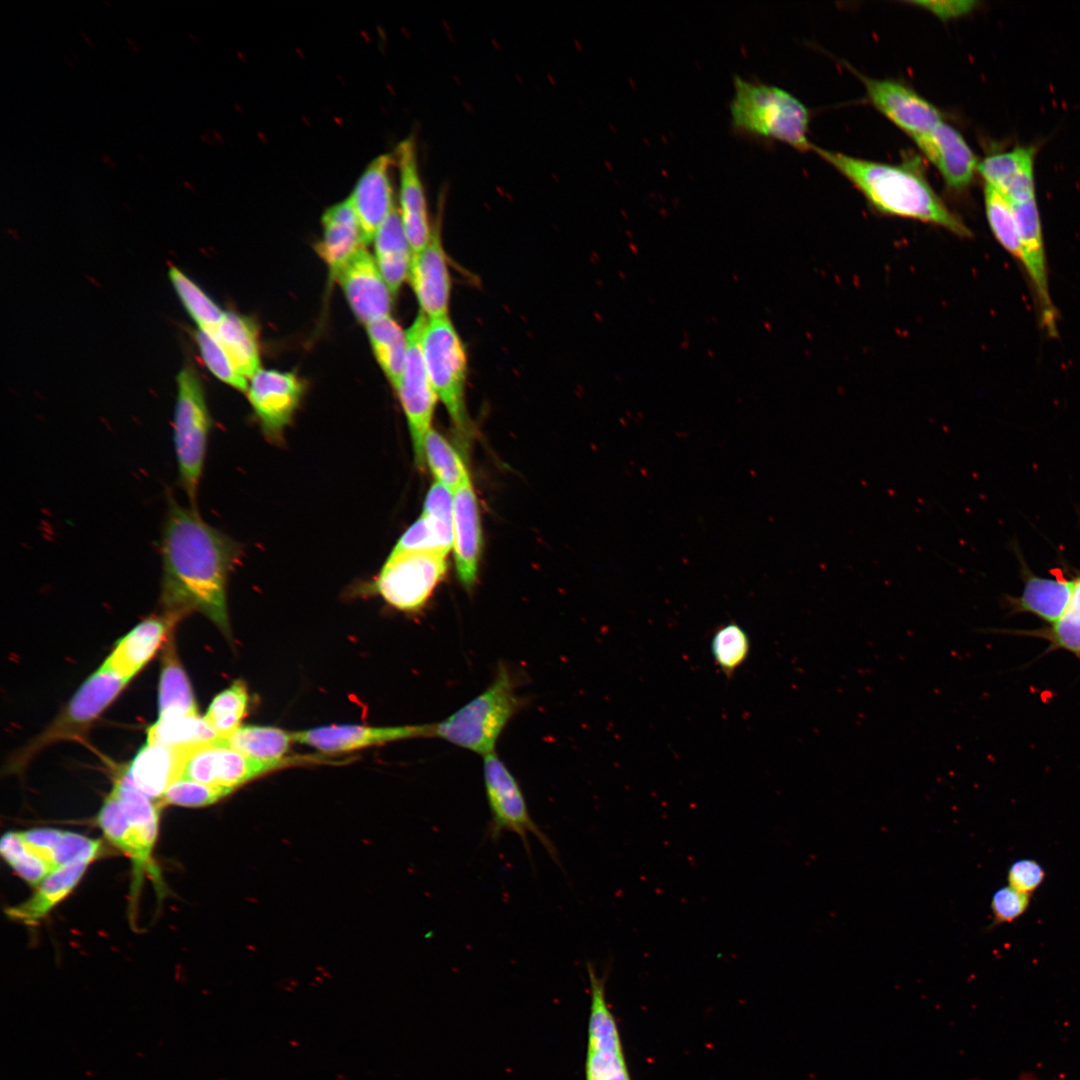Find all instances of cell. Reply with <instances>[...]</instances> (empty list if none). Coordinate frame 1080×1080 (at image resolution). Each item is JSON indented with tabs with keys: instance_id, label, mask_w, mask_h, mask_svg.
I'll list each match as a JSON object with an SVG mask.
<instances>
[{
	"instance_id": "cell-22",
	"label": "cell",
	"mask_w": 1080,
	"mask_h": 1080,
	"mask_svg": "<svg viewBox=\"0 0 1080 1080\" xmlns=\"http://www.w3.org/2000/svg\"><path fill=\"white\" fill-rule=\"evenodd\" d=\"M482 535L477 498L467 478L453 493V549L458 577L467 590L476 582Z\"/></svg>"
},
{
	"instance_id": "cell-43",
	"label": "cell",
	"mask_w": 1080,
	"mask_h": 1080,
	"mask_svg": "<svg viewBox=\"0 0 1080 1080\" xmlns=\"http://www.w3.org/2000/svg\"><path fill=\"white\" fill-rule=\"evenodd\" d=\"M453 547V536L422 514L400 537L391 553L430 551L445 556Z\"/></svg>"
},
{
	"instance_id": "cell-6",
	"label": "cell",
	"mask_w": 1080,
	"mask_h": 1080,
	"mask_svg": "<svg viewBox=\"0 0 1080 1080\" xmlns=\"http://www.w3.org/2000/svg\"><path fill=\"white\" fill-rule=\"evenodd\" d=\"M425 366L438 398L462 433L470 427L465 405L467 357L449 316L427 318L421 340Z\"/></svg>"
},
{
	"instance_id": "cell-44",
	"label": "cell",
	"mask_w": 1080,
	"mask_h": 1080,
	"mask_svg": "<svg viewBox=\"0 0 1080 1080\" xmlns=\"http://www.w3.org/2000/svg\"><path fill=\"white\" fill-rule=\"evenodd\" d=\"M201 358L209 371L222 382L242 392H247L249 384L242 376L230 357L210 332L198 329L195 335Z\"/></svg>"
},
{
	"instance_id": "cell-42",
	"label": "cell",
	"mask_w": 1080,
	"mask_h": 1080,
	"mask_svg": "<svg viewBox=\"0 0 1080 1080\" xmlns=\"http://www.w3.org/2000/svg\"><path fill=\"white\" fill-rule=\"evenodd\" d=\"M247 706V687L243 681L237 680L216 695L204 718L221 738H226L240 727Z\"/></svg>"
},
{
	"instance_id": "cell-47",
	"label": "cell",
	"mask_w": 1080,
	"mask_h": 1080,
	"mask_svg": "<svg viewBox=\"0 0 1080 1080\" xmlns=\"http://www.w3.org/2000/svg\"><path fill=\"white\" fill-rule=\"evenodd\" d=\"M1031 896L1021 893L1009 885L997 889L991 900L992 923L989 928L1011 923L1020 918L1029 908Z\"/></svg>"
},
{
	"instance_id": "cell-27",
	"label": "cell",
	"mask_w": 1080,
	"mask_h": 1080,
	"mask_svg": "<svg viewBox=\"0 0 1080 1080\" xmlns=\"http://www.w3.org/2000/svg\"><path fill=\"white\" fill-rule=\"evenodd\" d=\"M88 863H74L53 870L38 885L34 894L21 904L8 907L6 915L16 922L35 925L40 922L79 883Z\"/></svg>"
},
{
	"instance_id": "cell-53",
	"label": "cell",
	"mask_w": 1080,
	"mask_h": 1080,
	"mask_svg": "<svg viewBox=\"0 0 1080 1080\" xmlns=\"http://www.w3.org/2000/svg\"><path fill=\"white\" fill-rule=\"evenodd\" d=\"M101 159H102V162H103V163H104V164H105V165H106V166H107V167H108L109 169H112V170H114V169L116 168L117 164H116V162H115V161L113 160V158H112V157H111V156H110L109 154H107V153H103V154L101 155Z\"/></svg>"
},
{
	"instance_id": "cell-25",
	"label": "cell",
	"mask_w": 1080,
	"mask_h": 1080,
	"mask_svg": "<svg viewBox=\"0 0 1080 1080\" xmlns=\"http://www.w3.org/2000/svg\"><path fill=\"white\" fill-rule=\"evenodd\" d=\"M323 236L316 246L332 278L365 247L362 230L350 199L329 207L322 216Z\"/></svg>"
},
{
	"instance_id": "cell-32",
	"label": "cell",
	"mask_w": 1080,
	"mask_h": 1080,
	"mask_svg": "<svg viewBox=\"0 0 1080 1080\" xmlns=\"http://www.w3.org/2000/svg\"><path fill=\"white\" fill-rule=\"evenodd\" d=\"M222 743L240 753L268 763L288 762L287 753L293 740L292 732L275 727L244 725L237 728Z\"/></svg>"
},
{
	"instance_id": "cell-28",
	"label": "cell",
	"mask_w": 1080,
	"mask_h": 1080,
	"mask_svg": "<svg viewBox=\"0 0 1080 1080\" xmlns=\"http://www.w3.org/2000/svg\"><path fill=\"white\" fill-rule=\"evenodd\" d=\"M375 260L392 295L409 278L412 251L399 209L395 207L374 237Z\"/></svg>"
},
{
	"instance_id": "cell-56",
	"label": "cell",
	"mask_w": 1080,
	"mask_h": 1080,
	"mask_svg": "<svg viewBox=\"0 0 1080 1080\" xmlns=\"http://www.w3.org/2000/svg\"><path fill=\"white\" fill-rule=\"evenodd\" d=\"M64 59H65L66 63H67V64H68V65H69V66H70L71 68H73V65H72V64L70 63V61H69V60H68V59L66 58V56H64Z\"/></svg>"
},
{
	"instance_id": "cell-10",
	"label": "cell",
	"mask_w": 1080,
	"mask_h": 1080,
	"mask_svg": "<svg viewBox=\"0 0 1080 1080\" xmlns=\"http://www.w3.org/2000/svg\"><path fill=\"white\" fill-rule=\"evenodd\" d=\"M427 317L420 312L406 331L407 355L396 392L408 420L418 468L425 465L424 438L431 429L437 395L431 384L422 353V334Z\"/></svg>"
},
{
	"instance_id": "cell-36",
	"label": "cell",
	"mask_w": 1080,
	"mask_h": 1080,
	"mask_svg": "<svg viewBox=\"0 0 1080 1080\" xmlns=\"http://www.w3.org/2000/svg\"><path fill=\"white\" fill-rule=\"evenodd\" d=\"M1074 581L1030 577L1019 599V608L1055 623L1069 607Z\"/></svg>"
},
{
	"instance_id": "cell-9",
	"label": "cell",
	"mask_w": 1080,
	"mask_h": 1080,
	"mask_svg": "<svg viewBox=\"0 0 1080 1080\" xmlns=\"http://www.w3.org/2000/svg\"><path fill=\"white\" fill-rule=\"evenodd\" d=\"M446 571V556L441 553H391L373 586L392 607L417 612L428 602Z\"/></svg>"
},
{
	"instance_id": "cell-13",
	"label": "cell",
	"mask_w": 1080,
	"mask_h": 1080,
	"mask_svg": "<svg viewBox=\"0 0 1080 1080\" xmlns=\"http://www.w3.org/2000/svg\"><path fill=\"white\" fill-rule=\"evenodd\" d=\"M871 103L912 139L942 122L940 111L907 86L892 80L859 75Z\"/></svg>"
},
{
	"instance_id": "cell-55",
	"label": "cell",
	"mask_w": 1080,
	"mask_h": 1080,
	"mask_svg": "<svg viewBox=\"0 0 1080 1080\" xmlns=\"http://www.w3.org/2000/svg\"><path fill=\"white\" fill-rule=\"evenodd\" d=\"M79 35L81 36L83 41L87 45H89L90 48L94 49L95 46H94L93 42L91 41V38L88 36V34L86 32H84L83 30H79Z\"/></svg>"
},
{
	"instance_id": "cell-33",
	"label": "cell",
	"mask_w": 1080,
	"mask_h": 1080,
	"mask_svg": "<svg viewBox=\"0 0 1080 1080\" xmlns=\"http://www.w3.org/2000/svg\"><path fill=\"white\" fill-rule=\"evenodd\" d=\"M376 359L396 390L407 355V336L401 326L386 316L366 325Z\"/></svg>"
},
{
	"instance_id": "cell-2",
	"label": "cell",
	"mask_w": 1080,
	"mask_h": 1080,
	"mask_svg": "<svg viewBox=\"0 0 1080 1080\" xmlns=\"http://www.w3.org/2000/svg\"><path fill=\"white\" fill-rule=\"evenodd\" d=\"M812 151L854 184L880 212L934 224L960 237L971 235L965 223L949 210L917 171L904 165L863 160L815 145Z\"/></svg>"
},
{
	"instance_id": "cell-16",
	"label": "cell",
	"mask_w": 1080,
	"mask_h": 1080,
	"mask_svg": "<svg viewBox=\"0 0 1080 1080\" xmlns=\"http://www.w3.org/2000/svg\"><path fill=\"white\" fill-rule=\"evenodd\" d=\"M409 280L427 318L449 316L451 280L439 223L432 228L425 248L412 255Z\"/></svg>"
},
{
	"instance_id": "cell-19",
	"label": "cell",
	"mask_w": 1080,
	"mask_h": 1080,
	"mask_svg": "<svg viewBox=\"0 0 1080 1080\" xmlns=\"http://www.w3.org/2000/svg\"><path fill=\"white\" fill-rule=\"evenodd\" d=\"M920 151L938 169L946 185L965 190L977 171L978 162L963 136L941 122L931 132L913 139Z\"/></svg>"
},
{
	"instance_id": "cell-24",
	"label": "cell",
	"mask_w": 1080,
	"mask_h": 1080,
	"mask_svg": "<svg viewBox=\"0 0 1080 1080\" xmlns=\"http://www.w3.org/2000/svg\"><path fill=\"white\" fill-rule=\"evenodd\" d=\"M180 618L172 613L150 616L121 638L103 665L129 681L154 655Z\"/></svg>"
},
{
	"instance_id": "cell-49",
	"label": "cell",
	"mask_w": 1080,
	"mask_h": 1080,
	"mask_svg": "<svg viewBox=\"0 0 1080 1080\" xmlns=\"http://www.w3.org/2000/svg\"><path fill=\"white\" fill-rule=\"evenodd\" d=\"M1051 637L1056 646L1080 655V614L1067 609L1053 624Z\"/></svg>"
},
{
	"instance_id": "cell-8",
	"label": "cell",
	"mask_w": 1080,
	"mask_h": 1080,
	"mask_svg": "<svg viewBox=\"0 0 1080 1080\" xmlns=\"http://www.w3.org/2000/svg\"><path fill=\"white\" fill-rule=\"evenodd\" d=\"M485 792L491 813L488 833L497 840L505 831L516 834L531 855L528 835L535 836L552 859L559 863L553 842L539 828L529 813L520 785L497 754L483 756Z\"/></svg>"
},
{
	"instance_id": "cell-46",
	"label": "cell",
	"mask_w": 1080,
	"mask_h": 1080,
	"mask_svg": "<svg viewBox=\"0 0 1080 1080\" xmlns=\"http://www.w3.org/2000/svg\"><path fill=\"white\" fill-rule=\"evenodd\" d=\"M101 850L99 840L88 838L84 835L63 831L51 857L54 868L74 864L92 862Z\"/></svg>"
},
{
	"instance_id": "cell-14",
	"label": "cell",
	"mask_w": 1080,
	"mask_h": 1080,
	"mask_svg": "<svg viewBox=\"0 0 1080 1080\" xmlns=\"http://www.w3.org/2000/svg\"><path fill=\"white\" fill-rule=\"evenodd\" d=\"M247 393L264 432L279 438L300 402L303 385L294 373L260 369Z\"/></svg>"
},
{
	"instance_id": "cell-40",
	"label": "cell",
	"mask_w": 1080,
	"mask_h": 1080,
	"mask_svg": "<svg viewBox=\"0 0 1080 1080\" xmlns=\"http://www.w3.org/2000/svg\"><path fill=\"white\" fill-rule=\"evenodd\" d=\"M710 649L715 664L723 674L731 677L750 654V638L738 623L729 622L714 631Z\"/></svg>"
},
{
	"instance_id": "cell-30",
	"label": "cell",
	"mask_w": 1080,
	"mask_h": 1080,
	"mask_svg": "<svg viewBox=\"0 0 1080 1080\" xmlns=\"http://www.w3.org/2000/svg\"><path fill=\"white\" fill-rule=\"evenodd\" d=\"M111 792L118 798L143 853L152 860L160 807L136 789L123 774L115 780Z\"/></svg>"
},
{
	"instance_id": "cell-21",
	"label": "cell",
	"mask_w": 1080,
	"mask_h": 1080,
	"mask_svg": "<svg viewBox=\"0 0 1080 1080\" xmlns=\"http://www.w3.org/2000/svg\"><path fill=\"white\" fill-rule=\"evenodd\" d=\"M390 154L375 158L363 172L349 197L357 215L364 243L374 240L376 232L396 207L390 180Z\"/></svg>"
},
{
	"instance_id": "cell-5",
	"label": "cell",
	"mask_w": 1080,
	"mask_h": 1080,
	"mask_svg": "<svg viewBox=\"0 0 1080 1080\" xmlns=\"http://www.w3.org/2000/svg\"><path fill=\"white\" fill-rule=\"evenodd\" d=\"M177 397L173 420V443L178 484L197 509L196 499L203 473L211 418L201 380L192 366L176 377Z\"/></svg>"
},
{
	"instance_id": "cell-39",
	"label": "cell",
	"mask_w": 1080,
	"mask_h": 1080,
	"mask_svg": "<svg viewBox=\"0 0 1080 1080\" xmlns=\"http://www.w3.org/2000/svg\"><path fill=\"white\" fill-rule=\"evenodd\" d=\"M984 203L989 226L997 241L1012 256L1022 261L1019 231L1009 199L993 187L984 188Z\"/></svg>"
},
{
	"instance_id": "cell-18",
	"label": "cell",
	"mask_w": 1080,
	"mask_h": 1080,
	"mask_svg": "<svg viewBox=\"0 0 1080 1080\" xmlns=\"http://www.w3.org/2000/svg\"><path fill=\"white\" fill-rule=\"evenodd\" d=\"M396 155L400 174L399 211L413 255L425 248L432 232L414 139L401 141Z\"/></svg>"
},
{
	"instance_id": "cell-41",
	"label": "cell",
	"mask_w": 1080,
	"mask_h": 1080,
	"mask_svg": "<svg viewBox=\"0 0 1080 1080\" xmlns=\"http://www.w3.org/2000/svg\"><path fill=\"white\" fill-rule=\"evenodd\" d=\"M0 853L15 873L32 886H38L55 870L49 861L25 843L18 832L10 831L2 836Z\"/></svg>"
},
{
	"instance_id": "cell-50",
	"label": "cell",
	"mask_w": 1080,
	"mask_h": 1080,
	"mask_svg": "<svg viewBox=\"0 0 1080 1080\" xmlns=\"http://www.w3.org/2000/svg\"><path fill=\"white\" fill-rule=\"evenodd\" d=\"M908 3L928 10L943 21L967 15L978 4L977 1L971 0L911 1Z\"/></svg>"
},
{
	"instance_id": "cell-26",
	"label": "cell",
	"mask_w": 1080,
	"mask_h": 1080,
	"mask_svg": "<svg viewBox=\"0 0 1080 1080\" xmlns=\"http://www.w3.org/2000/svg\"><path fill=\"white\" fill-rule=\"evenodd\" d=\"M1034 149L1015 147L1007 152L987 156L977 166V172L989 185L1015 201L1035 195Z\"/></svg>"
},
{
	"instance_id": "cell-7",
	"label": "cell",
	"mask_w": 1080,
	"mask_h": 1080,
	"mask_svg": "<svg viewBox=\"0 0 1080 1080\" xmlns=\"http://www.w3.org/2000/svg\"><path fill=\"white\" fill-rule=\"evenodd\" d=\"M127 682L126 679L102 664L78 689L56 720L15 754L10 768L17 770L23 767L47 745L61 740L79 738Z\"/></svg>"
},
{
	"instance_id": "cell-31",
	"label": "cell",
	"mask_w": 1080,
	"mask_h": 1080,
	"mask_svg": "<svg viewBox=\"0 0 1080 1080\" xmlns=\"http://www.w3.org/2000/svg\"><path fill=\"white\" fill-rule=\"evenodd\" d=\"M198 714L189 680L178 661L173 637L167 641L159 685V717Z\"/></svg>"
},
{
	"instance_id": "cell-38",
	"label": "cell",
	"mask_w": 1080,
	"mask_h": 1080,
	"mask_svg": "<svg viewBox=\"0 0 1080 1080\" xmlns=\"http://www.w3.org/2000/svg\"><path fill=\"white\" fill-rule=\"evenodd\" d=\"M168 275L183 306L199 329L213 331L225 312L178 267L170 266Z\"/></svg>"
},
{
	"instance_id": "cell-48",
	"label": "cell",
	"mask_w": 1080,
	"mask_h": 1080,
	"mask_svg": "<svg viewBox=\"0 0 1080 1080\" xmlns=\"http://www.w3.org/2000/svg\"><path fill=\"white\" fill-rule=\"evenodd\" d=\"M1045 876V870L1038 861L1023 858L1009 866L1007 880L1010 887L1031 896L1042 885Z\"/></svg>"
},
{
	"instance_id": "cell-1",
	"label": "cell",
	"mask_w": 1080,
	"mask_h": 1080,
	"mask_svg": "<svg viewBox=\"0 0 1080 1080\" xmlns=\"http://www.w3.org/2000/svg\"><path fill=\"white\" fill-rule=\"evenodd\" d=\"M166 498L160 540L164 611L180 618L201 611L228 634L226 585L238 547L197 509L180 505L171 492Z\"/></svg>"
},
{
	"instance_id": "cell-29",
	"label": "cell",
	"mask_w": 1080,
	"mask_h": 1080,
	"mask_svg": "<svg viewBox=\"0 0 1080 1080\" xmlns=\"http://www.w3.org/2000/svg\"><path fill=\"white\" fill-rule=\"evenodd\" d=\"M210 333L242 376L251 379L261 369L256 327L251 320L234 312H225L222 321Z\"/></svg>"
},
{
	"instance_id": "cell-20",
	"label": "cell",
	"mask_w": 1080,
	"mask_h": 1080,
	"mask_svg": "<svg viewBox=\"0 0 1080 1080\" xmlns=\"http://www.w3.org/2000/svg\"><path fill=\"white\" fill-rule=\"evenodd\" d=\"M294 742L323 752H348L386 742L429 736V724L368 727L361 725H331L292 732Z\"/></svg>"
},
{
	"instance_id": "cell-17",
	"label": "cell",
	"mask_w": 1080,
	"mask_h": 1080,
	"mask_svg": "<svg viewBox=\"0 0 1080 1080\" xmlns=\"http://www.w3.org/2000/svg\"><path fill=\"white\" fill-rule=\"evenodd\" d=\"M1010 202L1019 231L1022 263L1032 280L1039 299L1042 319L1049 332L1054 334L1056 330V312L1049 294L1042 229L1036 198L1033 195Z\"/></svg>"
},
{
	"instance_id": "cell-52",
	"label": "cell",
	"mask_w": 1080,
	"mask_h": 1080,
	"mask_svg": "<svg viewBox=\"0 0 1080 1080\" xmlns=\"http://www.w3.org/2000/svg\"><path fill=\"white\" fill-rule=\"evenodd\" d=\"M1068 610L1080 614V578L1074 580L1073 591Z\"/></svg>"
},
{
	"instance_id": "cell-15",
	"label": "cell",
	"mask_w": 1080,
	"mask_h": 1080,
	"mask_svg": "<svg viewBox=\"0 0 1080 1080\" xmlns=\"http://www.w3.org/2000/svg\"><path fill=\"white\" fill-rule=\"evenodd\" d=\"M346 299L355 316L364 324L390 316L392 293L375 258L361 248L338 274Z\"/></svg>"
},
{
	"instance_id": "cell-11",
	"label": "cell",
	"mask_w": 1080,
	"mask_h": 1080,
	"mask_svg": "<svg viewBox=\"0 0 1080 1080\" xmlns=\"http://www.w3.org/2000/svg\"><path fill=\"white\" fill-rule=\"evenodd\" d=\"M591 1005L585 1062L586 1080H631L621 1038L605 993L606 975L599 977L588 962Z\"/></svg>"
},
{
	"instance_id": "cell-4",
	"label": "cell",
	"mask_w": 1080,
	"mask_h": 1080,
	"mask_svg": "<svg viewBox=\"0 0 1080 1080\" xmlns=\"http://www.w3.org/2000/svg\"><path fill=\"white\" fill-rule=\"evenodd\" d=\"M520 706L512 674L505 664H499L492 683L482 693L446 719L429 724V737L483 756L494 753L500 734Z\"/></svg>"
},
{
	"instance_id": "cell-51",
	"label": "cell",
	"mask_w": 1080,
	"mask_h": 1080,
	"mask_svg": "<svg viewBox=\"0 0 1080 1080\" xmlns=\"http://www.w3.org/2000/svg\"><path fill=\"white\" fill-rule=\"evenodd\" d=\"M62 833L63 831L58 829L37 828L21 832V836L34 852L51 863L52 853Z\"/></svg>"
},
{
	"instance_id": "cell-37",
	"label": "cell",
	"mask_w": 1080,
	"mask_h": 1080,
	"mask_svg": "<svg viewBox=\"0 0 1080 1080\" xmlns=\"http://www.w3.org/2000/svg\"><path fill=\"white\" fill-rule=\"evenodd\" d=\"M424 456L437 482L452 493L469 478V473L459 454L441 434L432 428L424 438Z\"/></svg>"
},
{
	"instance_id": "cell-23",
	"label": "cell",
	"mask_w": 1080,
	"mask_h": 1080,
	"mask_svg": "<svg viewBox=\"0 0 1080 1080\" xmlns=\"http://www.w3.org/2000/svg\"><path fill=\"white\" fill-rule=\"evenodd\" d=\"M186 750L187 748L146 743L123 775L161 808L165 791L182 777Z\"/></svg>"
},
{
	"instance_id": "cell-35",
	"label": "cell",
	"mask_w": 1080,
	"mask_h": 1080,
	"mask_svg": "<svg viewBox=\"0 0 1080 1080\" xmlns=\"http://www.w3.org/2000/svg\"><path fill=\"white\" fill-rule=\"evenodd\" d=\"M97 823L105 837L133 861L136 873L147 870L157 875L155 865L140 848L133 829L118 798L111 792L97 815Z\"/></svg>"
},
{
	"instance_id": "cell-34",
	"label": "cell",
	"mask_w": 1080,
	"mask_h": 1080,
	"mask_svg": "<svg viewBox=\"0 0 1080 1080\" xmlns=\"http://www.w3.org/2000/svg\"><path fill=\"white\" fill-rule=\"evenodd\" d=\"M221 737L199 714L159 717L147 731L148 744L191 748L215 742Z\"/></svg>"
},
{
	"instance_id": "cell-3",
	"label": "cell",
	"mask_w": 1080,
	"mask_h": 1080,
	"mask_svg": "<svg viewBox=\"0 0 1080 1080\" xmlns=\"http://www.w3.org/2000/svg\"><path fill=\"white\" fill-rule=\"evenodd\" d=\"M729 104L731 128L737 136L757 141H780L796 150L812 151L808 139L809 111L794 95L759 79L733 76Z\"/></svg>"
},
{
	"instance_id": "cell-54",
	"label": "cell",
	"mask_w": 1080,
	"mask_h": 1080,
	"mask_svg": "<svg viewBox=\"0 0 1080 1080\" xmlns=\"http://www.w3.org/2000/svg\"><path fill=\"white\" fill-rule=\"evenodd\" d=\"M126 42H127L128 46L130 47V49H132L134 52L139 53L141 51V49H140V47H139L136 40H134V39H132L130 37H127Z\"/></svg>"
},
{
	"instance_id": "cell-45",
	"label": "cell",
	"mask_w": 1080,
	"mask_h": 1080,
	"mask_svg": "<svg viewBox=\"0 0 1080 1080\" xmlns=\"http://www.w3.org/2000/svg\"><path fill=\"white\" fill-rule=\"evenodd\" d=\"M232 791L189 779H178L165 791L161 806L204 807L216 803Z\"/></svg>"
},
{
	"instance_id": "cell-12",
	"label": "cell",
	"mask_w": 1080,
	"mask_h": 1080,
	"mask_svg": "<svg viewBox=\"0 0 1080 1080\" xmlns=\"http://www.w3.org/2000/svg\"><path fill=\"white\" fill-rule=\"evenodd\" d=\"M297 761L263 762L228 747L220 738L212 743L187 748L181 778L233 791L260 775Z\"/></svg>"
}]
</instances>
